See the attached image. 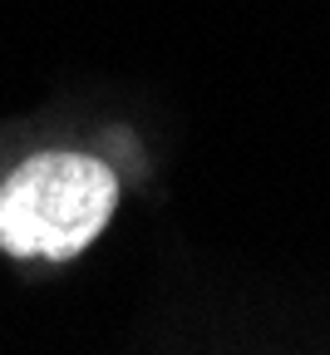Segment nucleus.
Masks as SVG:
<instances>
[{
    "label": "nucleus",
    "instance_id": "obj_1",
    "mask_svg": "<svg viewBox=\"0 0 330 355\" xmlns=\"http://www.w3.org/2000/svg\"><path fill=\"white\" fill-rule=\"evenodd\" d=\"M119 173L74 148L25 158L0 188V252L15 261H69L109 227Z\"/></svg>",
    "mask_w": 330,
    "mask_h": 355
}]
</instances>
